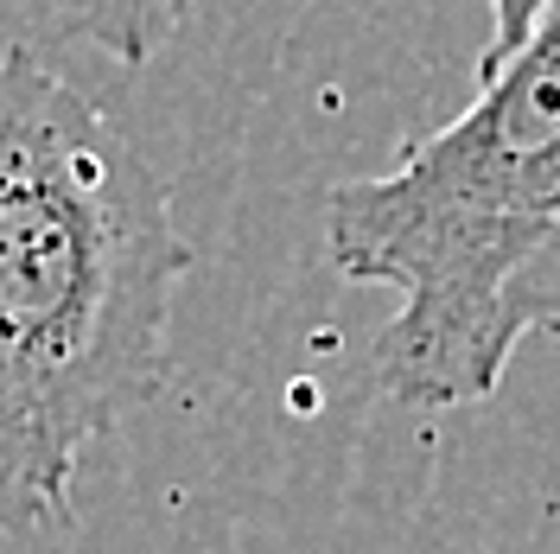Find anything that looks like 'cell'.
I'll use <instances>...</instances> for the list:
<instances>
[{
    "label": "cell",
    "mask_w": 560,
    "mask_h": 554,
    "mask_svg": "<svg viewBox=\"0 0 560 554\" xmlns=\"http://www.w3.org/2000/svg\"><path fill=\"white\" fill-rule=\"evenodd\" d=\"M191 243L135 135L0 51V420L77 452L166 389Z\"/></svg>",
    "instance_id": "1"
},
{
    "label": "cell",
    "mask_w": 560,
    "mask_h": 554,
    "mask_svg": "<svg viewBox=\"0 0 560 554\" xmlns=\"http://www.w3.org/2000/svg\"><path fill=\"white\" fill-rule=\"evenodd\" d=\"M548 243H560V0L516 58L478 70L471 108L388 173L345 178L325 198L331 268L395 293L370 377L401 408L497 395L523 345L510 287Z\"/></svg>",
    "instance_id": "2"
},
{
    "label": "cell",
    "mask_w": 560,
    "mask_h": 554,
    "mask_svg": "<svg viewBox=\"0 0 560 554\" xmlns=\"http://www.w3.org/2000/svg\"><path fill=\"white\" fill-rule=\"evenodd\" d=\"M58 26L115 65H153L191 20V0H45Z\"/></svg>",
    "instance_id": "3"
},
{
    "label": "cell",
    "mask_w": 560,
    "mask_h": 554,
    "mask_svg": "<svg viewBox=\"0 0 560 554\" xmlns=\"http://www.w3.org/2000/svg\"><path fill=\"white\" fill-rule=\"evenodd\" d=\"M77 459L33 440L26 427L0 420V535H33L70 517Z\"/></svg>",
    "instance_id": "4"
},
{
    "label": "cell",
    "mask_w": 560,
    "mask_h": 554,
    "mask_svg": "<svg viewBox=\"0 0 560 554\" xmlns=\"http://www.w3.org/2000/svg\"><path fill=\"white\" fill-rule=\"evenodd\" d=\"M510 332L528 338V332H555L560 338V243H548L535 255L516 287H510Z\"/></svg>",
    "instance_id": "5"
},
{
    "label": "cell",
    "mask_w": 560,
    "mask_h": 554,
    "mask_svg": "<svg viewBox=\"0 0 560 554\" xmlns=\"http://www.w3.org/2000/svg\"><path fill=\"white\" fill-rule=\"evenodd\" d=\"M485 7H490V45H485V58H478V70L503 65V58H516L555 0H485Z\"/></svg>",
    "instance_id": "6"
}]
</instances>
